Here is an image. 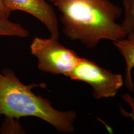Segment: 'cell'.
Returning a JSON list of instances; mask_svg holds the SVG:
<instances>
[{"instance_id":"6da1fadb","label":"cell","mask_w":134,"mask_h":134,"mask_svg":"<svg viewBox=\"0 0 134 134\" xmlns=\"http://www.w3.org/2000/svg\"><path fill=\"white\" fill-rule=\"evenodd\" d=\"M62 31L71 41H79L89 49L102 40L113 42L127 34L117 23L122 9L110 0H56Z\"/></svg>"},{"instance_id":"7a4b0ae2","label":"cell","mask_w":134,"mask_h":134,"mask_svg":"<svg viewBox=\"0 0 134 134\" xmlns=\"http://www.w3.org/2000/svg\"><path fill=\"white\" fill-rule=\"evenodd\" d=\"M42 85H25L12 70L3 68L0 71V117L19 119L37 117L52 125L58 132H73L76 113L74 110H58L48 99L36 95L32 89Z\"/></svg>"},{"instance_id":"3957f363","label":"cell","mask_w":134,"mask_h":134,"mask_svg":"<svg viewBox=\"0 0 134 134\" xmlns=\"http://www.w3.org/2000/svg\"><path fill=\"white\" fill-rule=\"evenodd\" d=\"M31 52L37 60L38 70L54 75L69 78L80 57L73 50L63 46L58 38L35 37L30 46Z\"/></svg>"},{"instance_id":"277c9868","label":"cell","mask_w":134,"mask_h":134,"mask_svg":"<svg viewBox=\"0 0 134 134\" xmlns=\"http://www.w3.org/2000/svg\"><path fill=\"white\" fill-rule=\"evenodd\" d=\"M69 78L90 85L94 98L98 99L114 98L124 84L121 74L114 73L93 61L81 57Z\"/></svg>"},{"instance_id":"5b68a950","label":"cell","mask_w":134,"mask_h":134,"mask_svg":"<svg viewBox=\"0 0 134 134\" xmlns=\"http://www.w3.org/2000/svg\"><path fill=\"white\" fill-rule=\"evenodd\" d=\"M11 12L20 11L31 14L46 26L50 37H60L58 21L53 8L46 0H3Z\"/></svg>"},{"instance_id":"8992f818","label":"cell","mask_w":134,"mask_h":134,"mask_svg":"<svg viewBox=\"0 0 134 134\" xmlns=\"http://www.w3.org/2000/svg\"><path fill=\"white\" fill-rule=\"evenodd\" d=\"M125 60V84L127 88L134 92V83L132 71L134 68V31L128 33L126 37L113 42Z\"/></svg>"},{"instance_id":"52a82bcc","label":"cell","mask_w":134,"mask_h":134,"mask_svg":"<svg viewBox=\"0 0 134 134\" xmlns=\"http://www.w3.org/2000/svg\"><path fill=\"white\" fill-rule=\"evenodd\" d=\"M29 36V31L19 23L0 18V37L27 38Z\"/></svg>"},{"instance_id":"ba28073f","label":"cell","mask_w":134,"mask_h":134,"mask_svg":"<svg viewBox=\"0 0 134 134\" xmlns=\"http://www.w3.org/2000/svg\"><path fill=\"white\" fill-rule=\"evenodd\" d=\"M124 18L121 26L127 34L134 31V0H123Z\"/></svg>"},{"instance_id":"9c48e42d","label":"cell","mask_w":134,"mask_h":134,"mask_svg":"<svg viewBox=\"0 0 134 134\" xmlns=\"http://www.w3.org/2000/svg\"><path fill=\"white\" fill-rule=\"evenodd\" d=\"M1 134H24L26 132L19 122V119L12 117H4L1 126Z\"/></svg>"},{"instance_id":"30bf717a","label":"cell","mask_w":134,"mask_h":134,"mask_svg":"<svg viewBox=\"0 0 134 134\" xmlns=\"http://www.w3.org/2000/svg\"><path fill=\"white\" fill-rule=\"evenodd\" d=\"M122 98L123 99L125 100L126 103L128 104L131 107L132 110L130 113H129V112L125 111L124 109L123 108L120 107V110L122 115H124L126 117H130L132 119V120H133V124H134V98L132 97L131 95H130L129 94H124L122 96ZM133 133H134V130H133Z\"/></svg>"},{"instance_id":"8fae6325","label":"cell","mask_w":134,"mask_h":134,"mask_svg":"<svg viewBox=\"0 0 134 134\" xmlns=\"http://www.w3.org/2000/svg\"><path fill=\"white\" fill-rule=\"evenodd\" d=\"M11 11L6 7L3 0H0V18L9 19L11 15Z\"/></svg>"},{"instance_id":"7c38bea8","label":"cell","mask_w":134,"mask_h":134,"mask_svg":"<svg viewBox=\"0 0 134 134\" xmlns=\"http://www.w3.org/2000/svg\"><path fill=\"white\" fill-rule=\"evenodd\" d=\"M48 1H50V2H52V3H54L55 2V1H56V0H48Z\"/></svg>"}]
</instances>
